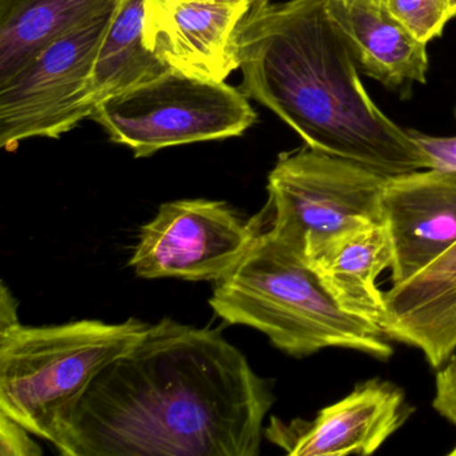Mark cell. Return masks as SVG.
Listing matches in <instances>:
<instances>
[{
    "label": "cell",
    "instance_id": "obj_24",
    "mask_svg": "<svg viewBox=\"0 0 456 456\" xmlns=\"http://www.w3.org/2000/svg\"><path fill=\"white\" fill-rule=\"evenodd\" d=\"M450 455H451V456H456V447H455V448H453V450H452V451H451Z\"/></svg>",
    "mask_w": 456,
    "mask_h": 456
},
{
    "label": "cell",
    "instance_id": "obj_1",
    "mask_svg": "<svg viewBox=\"0 0 456 456\" xmlns=\"http://www.w3.org/2000/svg\"><path fill=\"white\" fill-rule=\"evenodd\" d=\"M269 384L223 333L164 319L93 380L65 456H255Z\"/></svg>",
    "mask_w": 456,
    "mask_h": 456
},
{
    "label": "cell",
    "instance_id": "obj_7",
    "mask_svg": "<svg viewBox=\"0 0 456 456\" xmlns=\"http://www.w3.org/2000/svg\"><path fill=\"white\" fill-rule=\"evenodd\" d=\"M114 9L69 31L0 85V146L12 151L30 138H60L92 117L90 79Z\"/></svg>",
    "mask_w": 456,
    "mask_h": 456
},
{
    "label": "cell",
    "instance_id": "obj_23",
    "mask_svg": "<svg viewBox=\"0 0 456 456\" xmlns=\"http://www.w3.org/2000/svg\"><path fill=\"white\" fill-rule=\"evenodd\" d=\"M368 2H373V4H383V0H368Z\"/></svg>",
    "mask_w": 456,
    "mask_h": 456
},
{
    "label": "cell",
    "instance_id": "obj_2",
    "mask_svg": "<svg viewBox=\"0 0 456 456\" xmlns=\"http://www.w3.org/2000/svg\"><path fill=\"white\" fill-rule=\"evenodd\" d=\"M233 44L241 92L273 111L308 148L387 177L428 169L410 130L368 94L327 0L256 2Z\"/></svg>",
    "mask_w": 456,
    "mask_h": 456
},
{
    "label": "cell",
    "instance_id": "obj_6",
    "mask_svg": "<svg viewBox=\"0 0 456 456\" xmlns=\"http://www.w3.org/2000/svg\"><path fill=\"white\" fill-rule=\"evenodd\" d=\"M90 118L137 159L162 149L244 134L257 121L241 89L175 70L106 98Z\"/></svg>",
    "mask_w": 456,
    "mask_h": 456
},
{
    "label": "cell",
    "instance_id": "obj_4",
    "mask_svg": "<svg viewBox=\"0 0 456 456\" xmlns=\"http://www.w3.org/2000/svg\"><path fill=\"white\" fill-rule=\"evenodd\" d=\"M148 328L137 319L79 320L0 330V412L60 448L90 384Z\"/></svg>",
    "mask_w": 456,
    "mask_h": 456
},
{
    "label": "cell",
    "instance_id": "obj_22",
    "mask_svg": "<svg viewBox=\"0 0 456 456\" xmlns=\"http://www.w3.org/2000/svg\"><path fill=\"white\" fill-rule=\"evenodd\" d=\"M447 10L450 20L456 17V0H447Z\"/></svg>",
    "mask_w": 456,
    "mask_h": 456
},
{
    "label": "cell",
    "instance_id": "obj_19",
    "mask_svg": "<svg viewBox=\"0 0 456 456\" xmlns=\"http://www.w3.org/2000/svg\"><path fill=\"white\" fill-rule=\"evenodd\" d=\"M410 134L427 157L428 169L456 172V135L455 137H434V135L423 134L418 130H410Z\"/></svg>",
    "mask_w": 456,
    "mask_h": 456
},
{
    "label": "cell",
    "instance_id": "obj_11",
    "mask_svg": "<svg viewBox=\"0 0 456 456\" xmlns=\"http://www.w3.org/2000/svg\"><path fill=\"white\" fill-rule=\"evenodd\" d=\"M381 210L394 249L392 285H397L456 244V172L423 169L387 178Z\"/></svg>",
    "mask_w": 456,
    "mask_h": 456
},
{
    "label": "cell",
    "instance_id": "obj_16",
    "mask_svg": "<svg viewBox=\"0 0 456 456\" xmlns=\"http://www.w3.org/2000/svg\"><path fill=\"white\" fill-rule=\"evenodd\" d=\"M146 0H119L101 42L90 79L95 108L106 98L170 70L143 42Z\"/></svg>",
    "mask_w": 456,
    "mask_h": 456
},
{
    "label": "cell",
    "instance_id": "obj_15",
    "mask_svg": "<svg viewBox=\"0 0 456 456\" xmlns=\"http://www.w3.org/2000/svg\"><path fill=\"white\" fill-rule=\"evenodd\" d=\"M119 0H0V85L78 26Z\"/></svg>",
    "mask_w": 456,
    "mask_h": 456
},
{
    "label": "cell",
    "instance_id": "obj_10",
    "mask_svg": "<svg viewBox=\"0 0 456 456\" xmlns=\"http://www.w3.org/2000/svg\"><path fill=\"white\" fill-rule=\"evenodd\" d=\"M249 0H146L143 42L170 70L226 81L240 69L233 36Z\"/></svg>",
    "mask_w": 456,
    "mask_h": 456
},
{
    "label": "cell",
    "instance_id": "obj_21",
    "mask_svg": "<svg viewBox=\"0 0 456 456\" xmlns=\"http://www.w3.org/2000/svg\"><path fill=\"white\" fill-rule=\"evenodd\" d=\"M2 308H0V330L20 324L17 314V303L12 293L7 289L6 284L2 285Z\"/></svg>",
    "mask_w": 456,
    "mask_h": 456
},
{
    "label": "cell",
    "instance_id": "obj_9",
    "mask_svg": "<svg viewBox=\"0 0 456 456\" xmlns=\"http://www.w3.org/2000/svg\"><path fill=\"white\" fill-rule=\"evenodd\" d=\"M412 412L400 387L370 379L322 408L314 420L273 416L264 432L290 456H367L399 431Z\"/></svg>",
    "mask_w": 456,
    "mask_h": 456
},
{
    "label": "cell",
    "instance_id": "obj_20",
    "mask_svg": "<svg viewBox=\"0 0 456 456\" xmlns=\"http://www.w3.org/2000/svg\"><path fill=\"white\" fill-rule=\"evenodd\" d=\"M432 407L442 418L456 426V354L436 373Z\"/></svg>",
    "mask_w": 456,
    "mask_h": 456
},
{
    "label": "cell",
    "instance_id": "obj_8",
    "mask_svg": "<svg viewBox=\"0 0 456 456\" xmlns=\"http://www.w3.org/2000/svg\"><path fill=\"white\" fill-rule=\"evenodd\" d=\"M260 233L223 201L178 200L161 205L141 228L129 265L142 279L213 281L225 277Z\"/></svg>",
    "mask_w": 456,
    "mask_h": 456
},
{
    "label": "cell",
    "instance_id": "obj_25",
    "mask_svg": "<svg viewBox=\"0 0 456 456\" xmlns=\"http://www.w3.org/2000/svg\"><path fill=\"white\" fill-rule=\"evenodd\" d=\"M250 4H256V2H260V0H249Z\"/></svg>",
    "mask_w": 456,
    "mask_h": 456
},
{
    "label": "cell",
    "instance_id": "obj_5",
    "mask_svg": "<svg viewBox=\"0 0 456 456\" xmlns=\"http://www.w3.org/2000/svg\"><path fill=\"white\" fill-rule=\"evenodd\" d=\"M387 178L306 145L280 154L268 175L269 228L309 263L344 234L383 223Z\"/></svg>",
    "mask_w": 456,
    "mask_h": 456
},
{
    "label": "cell",
    "instance_id": "obj_3",
    "mask_svg": "<svg viewBox=\"0 0 456 456\" xmlns=\"http://www.w3.org/2000/svg\"><path fill=\"white\" fill-rule=\"evenodd\" d=\"M228 324L247 325L295 357L344 348L387 360L389 338L372 322L338 308L306 258L271 228L218 280L209 300Z\"/></svg>",
    "mask_w": 456,
    "mask_h": 456
},
{
    "label": "cell",
    "instance_id": "obj_12",
    "mask_svg": "<svg viewBox=\"0 0 456 456\" xmlns=\"http://www.w3.org/2000/svg\"><path fill=\"white\" fill-rule=\"evenodd\" d=\"M386 338L419 349L432 368L456 354V244L384 292Z\"/></svg>",
    "mask_w": 456,
    "mask_h": 456
},
{
    "label": "cell",
    "instance_id": "obj_17",
    "mask_svg": "<svg viewBox=\"0 0 456 456\" xmlns=\"http://www.w3.org/2000/svg\"><path fill=\"white\" fill-rule=\"evenodd\" d=\"M389 14L421 42L440 37L448 18L447 0H383Z\"/></svg>",
    "mask_w": 456,
    "mask_h": 456
},
{
    "label": "cell",
    "instance_id": "obj_13",
    "mask_svg": "<svg viewBox=\"0 0 456 456\" xmlns=\"http://www.w3.org/2000/svg\"><path fill=\"white\" fill-rule=\"evenodd\" d=\"M327 10L362 71L387 89L426 84L427 44L397 22L384 4L327 0Z\"/></svg>",
    "mask_w": 456,
    "mask_h": 456
},
{
    "label": "cell",
    "instance_id": "obj_14",
    "mask_svg": "<svg viewBox=\"0 0 456 456\" xmlns=\"http://www.w3.org/2000/svg\"><path fill=\"white\" fill-rule=\"evenodd\" d=\"M308 264L341 311L381 330L387 305L378 279L394 264L391 239L383 223L344 234Z\"/></svg>",
    "mask_w": 456,
    "mask_h": 456
},
{
    "label": "cell",
    "instance_id": "obj_18",
    "mask_svg": "<svg viewBox=\"0 0 456 456\" xmlns=\"http://www.w3.org/2000/svg\"><path fill=\"white\" fill-rule=\"evenodd\" d=\"M22 424L0 412V455L39 456L44 450Z\"/></svg>",
    "mask_w": 456,
    "mask_h": 456
}]
</instances>
